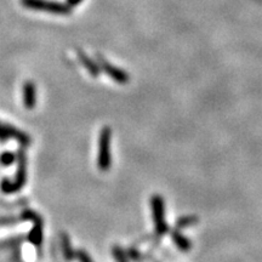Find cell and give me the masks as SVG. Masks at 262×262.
<instances>
[{
  "label": "cell",
  "mask_w": 262,
  "mask_h": 262,
  "mask_svg": "<svg viewBox=\"0 0 262 262\" xmlns=\"http://www.w3.org/2000/svg\"><path fill=\"white\" fill-rule=\"evenodd\" d=\"M112 254H113V258L116 262H129V258H128V254L125 253L124 249L119 245H114L112 248Z\"/></svg>",
  "instance_id": "8fae6325"
},
{
  "label": "cell",
  "mask_w": 262,
  "mask_h": 262,
  "mask_svg": "<svg viewBox=\"0 0 262 262\" xmlns=\"http://www.w3.org/2000/svg\"><path fill=\"white\" fill-rule=\"evenodd\" d=\"M170 236L177 249H180L181 251L191 250V248H192V242H191L185 234H182L179 229L177 228L174 229V231L170 233Z\"/></svg>",
  "instance_id": "ba28073f"
},
{
  "label": "cell",
  "mask_w": 262,
  "mask_h": 262,
  "mask_svg": "<svg viewBox=\"0 0 262 262\" xmlns=\"http://www.w3.org/2000/svg\"><path fill=\"white\" fill-rule=\"evenodd\" d=\"M9 138H15L16 141H18L23 147H27L31 144V136L27 135L26 132H23L22 130L16 129L15 127L10 124H2L0 122V141L5 142Z\"/></svg>",
  "instance_id": "277c9868"
},
{
  "label": "cell",
  "mask_w": 262,
  "mask_h": 262,
  "mask_svg": "<svg viewBox=\"0 0 262 262\" xmlns=\"http://www.w3.org/2000/svg\"><path fill=\"white\" fill-rule=\"evenodd\" d=\"M112 129L106 125L100 131L98 137V153H97V168L101 171H108L112 166Z\"/></svg>",
  "instance_id": "6da1fadb"
},
{
  "label": "cell",
  "mask_w": 262,
  "mask_h": 262,
  "mask_svg": "<svg viewBox=\"0 0 262 262\" xmlns=\"http://www.w3.org/2000/svg\"><path fill=\"white\" fill-rule=\"evenodd\" d=\"M102 67H103V69L106 70V73H107V74L111 76L114 81H117V83H119V84L129 83V74L125 73L124 70L113 67V66L107 64V62H102Z\"/></svg>",
  "instance_id": "8992f818"
},
{
  "label": "cell",
  "mask_w": 262,
  "mask_h": 262,
  "mask_svg": "<svg viewBox=\"0 0 262 262\" xmlns=\"http://www.w3.org/2000/svg\"><path fill=\"white\" fill-rule=\"evenodd\" d=\"M37 94H35V85L32 81H27L23 86V103L27 109H33L37 102Z\"/></svg>",
  "instance_id": "52a82bcc"
},
{
  "label": "cell",
  "mask_w": 262,
  "mask_h": 262,
  "mask_svg": "<svg viewBox=\"0 0 262 262\" xmlns=\"http://www.w3.org/2000/svg\"><path fill=\"white\" fill-rule=\"evenodd\" d=\"M75 258L78 259L79 262H94V260L91 259V256H90L89 254L83 249H79L78 251H76Z\"/></svg>",
  "instance_id": "4fadbf2b"
},
{
  "label": "cell",
  "mask_w": 262,
  "mask_h": 262,
  "mask_svg": "<svg viewBox=\"0 0 262 262\" xmlns=\"http://www.w3.org/2000/svg\"><path fill=\"white\" fill-rule=\"evenodd\" d=\"M23 218H27V220H32L34 222V226L31 229L28 234V240L32 243L35 247H40L43 242V222L42 218L38 214L33 211H24L23 212Z\"/></svg>",
  "instance_id": "5b68a950"
},
{
  "label": "cell",
  "mask_w": 262,
  "mask_h": 262,
  "mask_svg": "<svg viewBox=\"0 0 262 262\" xmlns=\"http://www.w3.org/2000/svg\"><path fill=\"white\" fill-rule=\"evenodd\" d=\"M151 211L154 228L159 236H164L169 232V225L166 222L165 200L160 195H153L151 198Z\"/></svg>",
  "instance_id": "3957f363"
},
{
  "label": "cell",
  "mask_w": 262,
  "mask_h": 262,
  "mask_svg": "<svg viewBox=\"0 0 262 262\" xmlns=\"http://www.w3.org/2000/svg\"><path fill=\"white\" fill-rule=\"evenodd\" d=\"M199 218L195 216V215H187V216H182L180 217L179 220L176 221V228H187L191 227V226H195L198 223Z\"/></svg>",
  "instance_id": "30bf717a"
},
{
  "label": "cell",
  "mask_w": 262,
  "mask_h": 262,
  "mask_svg": "<svg viewBox=\"0 0 262 262\" xmlns=\"http://www.w3.org/2000/svg\"><path fill=\"white\" fill-rule=\"evenodd\" d=\"M61 243H62V251L66 260L72 261L75 258V251L73 250L72 244H70V238L67 233L61 234Z\"/></svg>",
  "instance_id": "9c48e42d"
},
{
  "label": "cell",
  "mask_w": 262,
  "mask_h": 262,
  "mask_svg": "<svg viewBox=\"0 0 262 262\" xmlns=\"http://www.w3.org/2000/svg\"><path fill=\"white\" fill-rule=\"evenodd\" d=\"M15 160H16V155L15 153L12 152L6 151L0 155V163H1L4 166H10L11 164L15 163Z\"/></svg>",
  "instance_id": "7c38bea8"
},
{
  "label": "cell",
  "mask_w": 262,
  "mask_h": 262,
  "mask_svg": "<svg viewBox=\"0 0 262 262\" xmlns=\"http://www.w3.org/2000/svg\"><path fill=\"white\" fill-rule=\"evenodd\" d=\"M17 173H16L15 181L4 179L1 181V191L4 193H13L22 190L27 181V157L23 148L18 149V159H17Z\"/></svg>",
  "instance_id": "7a4b0ae2"
}]
</instances>
